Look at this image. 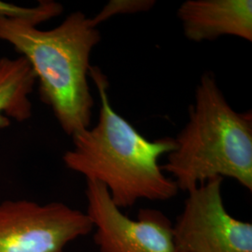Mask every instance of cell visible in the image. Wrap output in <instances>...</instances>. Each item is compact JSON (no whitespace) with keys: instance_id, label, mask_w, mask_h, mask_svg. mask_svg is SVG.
Wrapping results in <instances>:
<instances>
[{"instance_id":"obj_8","label":"cell","mask_w":252,"mask_h":252,"mask_svg":"<svg viewBox=\"0 0 252 252\" xmlns=\"http://www.w3.org/2000/svg\"><path fill=\"white\" fill-rule=\"evenodd\" d=\"M36 79L27 60L19 56L0 58V128L10 122H26L32 117L30 94Z\"/></svg>"},{"instance_id":"obj_2","label":"cell","mask_w":252,"mask_h":252,"mask_svg":"<svg viewBox=\"0 0 252 252\" xmlns=\"http://www.w3.org/2000/svg\"><path fill=\"white\" fill-rule=\"evenodd\" d=\"M0 40L29 63L40 98L52 108L66 135L90 127L94 106L88 81L91 54L101 40L91 18L75 11L50 30L0 18Z\"/></svg>"},{"instance_id":"obj_10","label":"cell","mask_w":252,"mask_h":252,"mask_svg":"<svg viewBox=\"0 0 252 252\" xmlns=\"http://www.w3.org/2000/svg\"><path fill=\"white\" fill-rule=\"evenodd\" d=\"M155 1L153 0H111L91 20L93 25L97 27L100 24L113 16L146 12L153 9Z\"/></svg>"},{"instance_id":"obj_9","label":"cell","mask_w":252,"mask_h":252,"mask_svg":"<svg viewBox=\"0 0 252 252\" xmlns=\"http://www.w3.org/2000/svg\"><path fill=\"white\" fill-rule=\"evenodd\" d=\"M63 10L62 4L52 0H41L36 7L29 8L0 1V18L24 22L34 27L59 16Z\"/></svg>"},{"instance_id":"obj_6","label":"cell","mask_w":252,"mask_h":252,"mask_svg":"<svg viewBox=\"0 0 252 252\" xmlns=\"http://www.w3.org/2000/svg\"><path fill=\"white\" fill-rule=\"evenodd\" d=\"M86 214L95 229L100 252H177L173 225L160 211L142 209L137 220L126 216L113 203L107 188L86 180Z\"/></svg>"},{"instance_id":"obj_7","label":"cell","mask_w":252,"mask_h":252,"mask_svg":"<svg viewBox=\"0 0 252 252\" xmlns=\"http://www.w3.org/2000/svg\"><path fill=\"white\" fill-rule=\"evenodd\" d=\"M178 17L184 35L193 42L223 36L252 41V0H186Z\"/></svg>"},{"instance_id":"obj_4","label":"cell","mask_w":252,"mask_h":252,"mask_svg":"<svg viewBox=\"0 0 252 252\" xmlns=\"http://www.w3.org/2000/svg\"><path fill=\"white\" fill-rule=\"evenodd\" d=\"M93 230L86 213L60 202L21 199L0 204V252H64Z\"/></svg>"},{"instance_id":"obj_1","label":"cell","mask_w":252,"mask_h":252,"mask_svg":"<svg viewBox=\"0 0 252 252\" xmlns=\"http://www.w3.org/2000/svg\"><path fill=\"white\" fill-rule=\"evenodd\" d=\"M89 77L99 94V117L95 126L71 136L73 148L63 156L65 166L104 185L119 208L140 200L175 197L178 186L159 164L162 155L175 149L174 138L147 139L111 107L108 80L101 69L92 66Z\"/></svg>"},{"instance_id":"obj_5","label":"cell","mask_w":252,"mask_h":252,"mask_svg":"<svg viewBox=\"0 0 252 252\" xmlns=\"http://www.w3.org/2000/svg\"><path fill=\"white\" fill-rule=\"evenodd\" d=\"M222 178L207 180L188 192L173 225L177 252H252V224L228 213Z\"/></svg>"},{"instance_id":"obj_3","label":"cell","mask_w":252,"mask_h":252,"mask_svg":"<svg viewBox=\"0 0 252 252\" xmlns=\"http://www.w3.org/2000/svg\"><path fill=\"white\" fill-rule=\"evenodd\" d=\"M174 141L162 169L179 190L189 192L207 180L230 178L252 191V111H235L213 73L200 78L188 121Z\"/></svg>"}]
</instances>
